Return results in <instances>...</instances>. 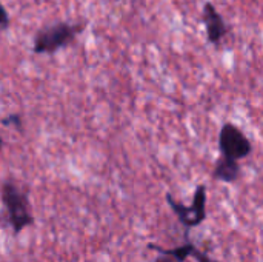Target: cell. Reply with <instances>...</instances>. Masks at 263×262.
<instances>
[{
    "mask_svg": "<svg viewBox=\"0 0 263 262\" xmlns=\"http://www.w3.org/2000/svg\"><path fill=\"white\" fill-rule=\"evenodd\" d=\"M85 23L57 22L40 28L32 39V53L37 56H51L59 49L72 45L79 34L85 31Z\"/></svg>",
    "mask_w": 263,
    "mask_h": 262,
    "instance_id": "1",
    "label": "cell"
},
{
    "mask_svg": "<svg viewBox=\"0 0 263 262\" xmlns=\"http://www.w3.org/2000/svg\"><path fill=\"white\" fill-rule=\"evenodd\" d=\"M0 199L6 208L8 222L14 236H18L26 227L34 224V215L28 195L12 181H5L0 188Z\"/></svg>",
    "mask_w": 263,
    "mask_h": 262,
    "instance_id": "2",
    "label": "cell"
},
{
    "mask_svg": "<svg viewBox=\"0 0 263 262\" xmlns=\"http://www.w3.org/2000/svg\"><path fill=\"white\" fill-rule=\"evenodd\" d=\"M165 199H166V204L170 205V208L173 210V213L176 215V218L179 219V222L186 230L199 227L200 224L205 222V219H206V201H208L205 184H199L196 187L191 205H183L182 202L174 199L171 193H166Z\"/></svg>",
    "mask_w": 263,
    "mask_h": 262,
    "instance_id": "3",
    "label": "cell"
},
{
    "mask_svg": "<svg viewBox=\"0 0 263 262\" xmlns=\"http://www.w3.org/2000/svg\"><path fill=\"white\" fill-rule=\"evenodd\" d=\"M219 150L223 156L242 161L253 153V145L247 134L236 124L227 122L222 125L219 133Z\"/></svg>",
    "mask_w": 263,
    "mask_h": 262,
    "instance_id": "4",
    "label": "cell"
},
{
    "mask_svg": "<svg viewBox=\"0 0 263 262\" xmlns=\"http://www.w3.org/2000/svg\"><path fill=\"white\" fill-rule=\"evenodd\" d=\"M202 23L205 26L206 39L211 45L219 46L220 42L230 32V26L227 25L223 15L219 12L213 2H205L202 8Z\"/></svg>",
    "mask_w": 263,
    "mask_h": 262,
    "instance_id": "5",
    "label": "cell"
},
{
    "mask_svg": "<svg viewBox=\"0 0 263 262\" xmlns=\"http://www.w3.org/2000/svg\"><path fill=\"white\" fill-rule=\"evenodd\" d=\"M188 232L190 230H185V244L183 246H179V247H174V249H163L157 244H148V249L149 250H154L160 255H168V256H173L174 259H177L179 262H185L186 259L193 258L196 262H219L213 258H210L208 255H205L203 252H200L188 238Z\"/></svg>",
    "mask_w": 263,
    "mask_h": 262,
    "instance_id": "6",
    "label": "cell"
},
{
    "mask_svg": "<svg viewBox=\"0 0 263 262\" xmlns=\"http://www.w3.org/2000/svg\"><path fill=\"white\" fill-rule=\"evenodd\" d=\"M240 173H242V167L239 161L220 154L213 168V179L225 184H234L239 181Z\"/></svg>",
    "mask_w": 263,
    "mask_h": 262,
    "instance_id": "7",
    "label": "cell"
},
{
    "mask_svg": "<svg viewBox=\"0 0 263 262\" xmlns=\"http://www.w3.org/2000/svg\"><path fill=\"white\" fill-rule=\"evenodd\" d=\"M2 125L6 127V128H14L17 131H23V120H22V116L18 113H11L5 117H2Z\"/></svg>",
    "mask_w": 263,
    "mask_h": 262,
    "instance_id": "8",
    "label": "cell"
},
{
    "mask_svg": "<svg viewBox=\"0 0 263 262\" xmlns=\"http://www.w3.org/2000/svg\"><path fill=\"white\" fill-rule=\"evenodd\" d=\"M11 23V19H9V14H8V9L5 8V5L0 2V28L2 29H6Z\"/></svg>",
    "mask_w": 263,
    "mask_h": 262,
    "instance_id": "9",
    "label": "cell"
},
{
    "mask_svg": "<svg viewBox=\"0 0 263 262\" xmlns=\"http://www.w3.org/2000/svg\"><path fill=\"white\" fill-rule=\"evenodd\" d=\"M153 262H179L177 259H174L173 256H168V255H160L159 253V256L154 259Z\"/></svg>",
    "mask_w": 263,
    "mask_h": 262,
    "instance_id": "10",
    "label": "cell"
},
{
    "mask_svg": "<svg viewBox=\"0 0 263 262\" xmlns=\"http://www.w3.org/2000/svg\"><path fill=\"white\" fill-rule=\"evenodd\" d=\"M2 148H3V142H2V139H0V153H2Z\"/></svg>",
    "mask_w": 263,
    "mask_h": 262,
    "instance_id": "11",
    "label": "cell"
},
{
    "mask_svg": "<svg viewBox=\"0 0 263 262\" xmlns=\"http://www.w3.org/2000/svg\"><path fill=\"white\" fill-rule=\"evenodd\" d=\"M117 2H120V0H117Z\"/></svg>",
    "mask_w": 263,
    "mask_h": 262,
    "instance_id": "12",
    "label": "cell"
}]
</instances>
